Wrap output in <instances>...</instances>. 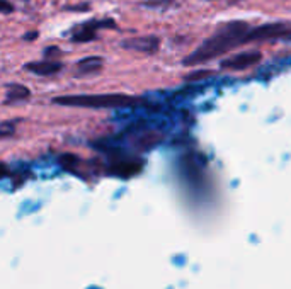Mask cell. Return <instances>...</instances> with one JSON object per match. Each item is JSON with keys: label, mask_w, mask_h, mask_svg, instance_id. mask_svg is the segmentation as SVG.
Returning <instances> with one entry per match:
<instances>
[{"label": "cell", "mask_w": 291, "mask_h": 289, "mask_svg": "<svg viewBox=\"0 0 291 289\" xmlns=\"http://www.w3.org/2000/svg\"><path fill=\"white\" fill-rule=\"evenodd\" d=\"M249 22L245 21H234L229 22L220 29H216L210 38L205 39L201 43V46H198L191 55L184 58V65L192 67V65H201V63L211 61L218 56L227 55L234 48L247 43V36L250 33Z\"/></svg>", "instance_id": "cell-1"}, {"label": "cell", "mask_w": 291, "mask_h": 289, "mask_svg": "<svg viewBox=\"0 0 291 289\" xmlns=\"http://www.w3.org/2000/svg\"><path fill=\"white\" fill-rule=\"evenodd\" d=\"M53 104L87 107V109H119L138 104V99L124 94H95V95H60L53 99Z\"/></svg>", "instance_id": "cell-2"}, {"label": "cell", "mask_w": 291, "mask_h": 289, "mask_svg": "<svg viewBox=\"0 0 291 289\" xmlns=\"http://www.w3.org/2000/svg\"><path fill=\"white\" fill-rule=\"evenodd\" d=\"M288 36H291L289 22H273V24H264V26L259 27H252L249 36H247V43L271 41V39H279Z\"/></svg>", "instance_id": "cell-3"}, {"label": "cell", "mask_w": 291, "mask_h": 289, "mask_svg": "<svg viewBox=\"0 0 291 289\" xmlns=\"http://www.w3.org/2000/svg\"><path fill=\"white\" fill-rule=\"evenodd\" d=\"M263 58V53L261 51H245V53H239V55L229 56L225 60L220 61V68L221 70H234V72H240V70H247V68L257 65Z\"/></svg>", "instance_id": "cell-4"}, {"label": "cell", "mask_w": 291, "mask_h": 289, "mask_svg": "<svg viewBox=\"0 0 291 289\" xmlns=\"http://www.w3.org/2000/svg\"><path fill=\"white\" fill-rule=\"evenodd\" d=\"M121 46L126 48V50H132V51L153 55L160 46V39L157 36H138V38H132V39H124V41H121Z\"/></svg>", "instance_id": "cell-5"}, {"label": "cell", "mask_w": 291, "mask_h": 289, "mask_svg": "<svg viewBox=\"0 0 291 289\" xmlns=\"http://www.w3.org/2000/svg\"><path fill=\"white\" fill-rule=\"evenodd\" d=\"M101 26L114 27V22L113 21H90V22H87V24H82V26L74 29V33H72V41H75V43L92 41V39L95 38L97 27H101Z\"/></svg>", "instance_id": "cell-6"}, {"label": "cell", "mask_w": 291, "mask_h": 289, "mask_svg": "<svg viewBox=\"0 0 291 289\" xmlns=\"http://www.w3.org/2000/svg\"><path fill=\"white\" fill-rule=\"evenodd\" d=\"M63 68V65L60 61H55V60H45V61H31V63H26L24 65V70L35 73V75H41V77H46V75H53V73H58Z\"/></svg>", "instance_id": "cell-7"}, {"label": "cell", "mask_w": 291, "mask_h": 289, "mask_svg": "<svg viewBox=\"0 0 291 289\" xmlns=\"http://www.w3.org/2000/svg\"><path fill=\"white\" fill-rule=\"evenodd\" d=\"M142 169V164L137 160H130V158H119L111 165V172L121 177H130V175L137 174Z\"/></svg>", "instance_id": "cell-8"}, {"label": "cell", "mask_w": 291, "mask_h": 289, "mask_svg": "<svg viewBox=\"0 0 291 289\" xmlns=\"http://www.w3.org/2000/svg\"><path fill=\"white\" fill-rule=\"evenodd\" d=\"M104 65V60L101 56H87L77 63V73L79 75H92V73L101 72Z\"/></svg>", "instance_id": "cell-9"}, {"label": "cell", "mask_w": 291, "mask_h": 289, "mask_svg": "<svg viewBox=\"0 0 291 289\" xmlns=\"http://www.w3.org/2000/svg\"><path fill=\"white\" fill-rule=\"evenodd\" d=\"M29 95H31V90L21 84H7L6 85V104L26 101V99H29Z\"/></svg>", "instance_id": "cell-10"}, {"label": "cell", "mask_w": 291, "mask_h": 289, "mask_svg": "<svg viewBox=\"0 0 291 289\" xmlns=\"http://www.w3.org/2000/svg\"><path fill=\"white\" fill-rule=\"evenodd\" d=\"M58 164H60L65 170L74 172V170L77 169V165L80 164V160H79V156L69 153V155H60V156H58Z\"/></svg>", "instance_id": "cell-11"}, {"label": "cell", "mask_w": 291, "mask_h": 289, "mask_svg": "<svg viewBox=\"0 0 291 289\" xmlns=\"http://www.w3.org/2000/svg\"><path fill=\"white\" fill-rule=\"evenodd\" d=\"M174 4V0H143L142 7L148 9H167Z\"/></svg>", "instance_id": "cell-12"}, {"label": "cell", "mask_w": 291, "mask_h": 289, "mask_svg": "<svg viewBox=\"0 0 291 289\" xmlns=\"http://www.w3.org/2000/svg\"><path fill=\"white\" fill-rule=\"evenodd\" d=\"M210 75H213L211 72L201 70V72H198V73H189V75H186L184 80H186V82H196L198 78H205V77H210Z\"/></svg>", "instance_id": "cell-13"}, {"label": "cell", "mask_w": 291, "mask_h": 289, "mask_svg": "<svg viewBox=\"0 0 291 289\" xmlns=\"http://www.w3.org/2000/svg\"><path fill=\"white\" fill-rule=\"evenodd\" d=\"M14 131H16V126H14L12 122H4L2 130H0V135H2L4 138H7V136L14 135Z\"/></svg>", "instance_id": "cell-14"}, {"label": "cell", "mask_w": 291, "mask_h": 289, "mask_svg": "<svg viewBox=\"0 0 291 289\" xmlns=\"http://www.w3.org/2000/svg\"><path fill=\"white\" fill-rule=\"evenodd\" d=\"M0 9H2L4 14H11L14 11V6H11L7 0H0Z\"/></svg>", "instance_id": "cell-15"}, {"label": "cell", "mask_w": 291, "mask_h": 289, "mask_svg": "<svg viewBox=\"0 0 291 289\" xmlns=\"http://www.w3.org/2000/svg\"><path fill=\"white\" fill-rule=\"evenodd\" d=\"M45 55L48 58H53L51 55H60V50H58V48H48V50L45 51Z\"/></svg>", "instance_id": "cell-16"}, {"label": "cell", "mask_w": 291, "mask_h": 289, "mask_svg": "<svg viewBox=\"0 0 291 289\" xmlns=\"http://www.w3.org/2000/svg\"><path fill=\"white\" fill-rule=\"evenodd\" d=\"M36 36H38V33H29V34L24 36V39H35Z\"/></svg>", "instance_id": "cell-17"}, {"label": "cell", "mask_w": 291, "mask_h": 289, "mask_svg": "<svg viewBox=\"0 0 291 289\" xmlns=\"http://www.w3.org/2000/svg\"><path fill=\"white\" fill-rule=\"evenodd\" d=\"M234 2H239V0H234Z\"/></svg>", "instance_id": "cell-18"}]
</instances>
